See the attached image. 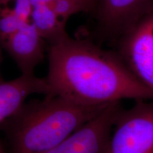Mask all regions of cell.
Returning a JSON list of instances; mask_svg holds the SVG:
<instances>
[{"instance_id": "7a4b0ae2", "label": "cell", "mask_w": 153, "mask_h": 153, "mask_svg": "<svg viewBox=\"0 0 153 153\" xmlns=\"http://www.w3.org/2000/svg\"><path fill=\"white\" fill-rule=\"evenodd\" d=\"M107 105L81 104L60 96L49 95L43 100L24 103L8 119L13 153L46 152Z\"/></svg>"}, {"instance_id": "6da1fadb", "label": "cell", "mask_w": 153, "mask_h": 153, "mask_svg": "<svg viewBox=\"0 0 153 153\" xmlns=\"http://www.w3.org/2000/svg\"><path fill=\"white\" fill-rule=\"evenodd\" d=\"M47 95L81 104L106 105L123 99H153L116 52L68 36L49 44ZM46 96V95H45Z\"/></svg>"}, {"instance_id": "ba28073f", "label": "cell", "mask_w": 153, "mask_h": 153, "mask_svg": "<svg viewBox=\"0 0 153 153\" xmlns=\"http://www.w3.org/2000/svg\"><path fill=\"white\" fill-rule=\"evenodd\" d=\"M49 89L45 77L35 74L20 76L10 81L0 82V125L8 120L32 94L47 95Z\"/></svg>"}, {"instance_id": "3957f363", "label": "cell", "mask_w": 153, "mask_h": 153, "mask_svg": "<svg viewBox=\"0 0 153 153\" xmlns=\"http://www.w3.org/2000/svg\"><path fill=\"white\" fill-rule=\"evenodd\" d=\"M105 153H153V99L121 108Z\"/></svg>"}, {"instance_id": "7c38bea8", "label": "cell", "mask_w": 153, "mask_h": 153, "mask_svg": "<svg viewBox=\"0 0 153 153\" xmlns=\"http://www.w3.org/2000/svg\"><path fill=\"white\" fill-rule=\"evenodd\" d=\"M80 1H82V3L85 6L86 11H90L91 6H92L93 0H80Z\"/></svg>"}, {"instance_id": "4fadbf2b", "label": "cell", "mask_w": 153, "mask_h": 153, "mask_svg": "<svg viewBox=\"0 0 153 153\" xmlns=\"http://www.w3.org/2000/svg\"><path fill=\"white\" fill-rule=\"evenodd\" d=\"M44 1H45V3L48 4H52L53 1H55V0H44Z\"/></svg>"}, {"instance_id": "30bf717a", "label": "cell", "mask_w": 153, "mask_h": 153, "mask_svg": "<svg viewBox=\"0 0 153 153\" xmlns=\"http://www.w3.org/2000/svg\"><path fill=\"white\" fill-rule=\"evenodd\" d=\"M14 9L8 6L0 4V45L24 24Z\"/></svg>"}, {"instance_id": "9a60e30c", "label": "cell", "mask_w": 153, "mask_h": 153, "mask_svg": "<svg viewBox=\"0 0 153 153\" xmlns=\"http://www.w3.org/2000/svg\"><path fill=\"white\" fill-rule=\"evenodd\" d=\"M0 153H4V150H3L2 146H1V143H0Z\"/></svg>"}, {"instance_id": "8fae6325", "label": "cell", "mask_w": 153, "mask_h": 153, "mask_svg": "<svg viewBox=\"0 0 153 153\" xmlns=\"http://www.w3.org/2000/svg\"><path fill=\"white\" fill-rule=\"evenodd\" d=\"M50 5L57 16L65 23L74 14L86 11L85 6L80 0H55Z\"/></svg>"}, {"instance_id": "8992f818", "label": "cell", "mask_w": 153, "mask_h": 153, "mask_svg": "<svg viewBox=\"0 0 153 153\" xmlns=\"http://www.w3.org/2000/svg\"><path fill=\"white\" fill-rule=\"evenodd\" d=\"M153 6V0H93L94 13L101 36L116 40Z\"/></svg>"}, {"instance_id": "277c9868", "label": "cell", "mask_w": 153, "mask_h": 153, "mask_svg": "<svg viewBox=\"0 0 153 153\" xmlns=\"http://www.w3.org/2000/svg\"><path fill=\"white\" fill-rule=\"evenodd\" d=\"M116 53L129 71L153 93V6L116 40Z\"/></svg>"}, {"instance_id": "52a82bcc", "label": "cell", "mask_w": 153, "mask_h": 153, "mask_svg": "<svg viewBox=\"0 0 153 153\" xmlns=\"http://www.w3.org/2000/svg\"><path fill=\"white\" fill-rule=\"evenodd\" d=\"M45 41L31 23L24 24L1 45L16 62L22 74H35L34 71L43 62Z\"/></svg>"}, {"instance_id": "5bb4252c", "label": "cell", "mask_w": 153, "mask_h": 153, "mask_svg": "<svg viewBox=\"0 0 153 153\" xmlns=\"http://www.w3.org/2000/svg\"><path fill=\"white\" fill-rule=\"evenodd\" d=\"M1 45H0V65H1ZM2 80L1 79V75H0V82H1Z\"/></svg>"}, {"instance_id": "9c48e42d", "label": "cell", "mask_w": 153, "mask_h": 153, "mask_svg": "<svg viewBox=\"0 0 153 153\" xmlns=\"http://www.w3.org/2000/svg\"><path fill=\"white\" fill-rule=\"evenodd\" d=\"M30 22L48 44L54 43L68 36L66 23L62 22L48 4H43L32 9Z\"/></svg>"}, {"instance_id": "5b68a950", "label": "cell", "mask_w": 153, "mask_h": 153, "mask_svg": "<svg viewBox=\"0 0 153 153\" xmlns=\"http://www.w3.org/2000/svg\"><path fill=\"white\" fill-rule=\"evenodd\" d=\"M121 108L120 101L107 105L94 117L43 153H105Z\"/></svg>"}]
</instances>
